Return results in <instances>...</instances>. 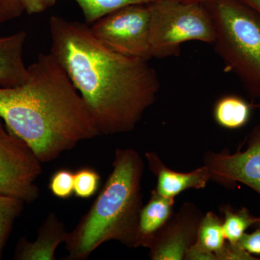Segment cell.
Instances as JSON below:
<instances>
[{"label":"cell","instance_id":"cell-1","mask_svg":"<svg viewBox=\"0 0 260 260\" xmlns=\"http://www.w3.org/2000/svg\"><path fill=\"white\" fill-rule=\"evenodd\" d=\"M49 28L50 52L83 98L100 135L133 131L160 89L148 61L112 50L87 24L53 15Z\"/></svg>","mask_w":260,"mask_h":260},{"label":"cell","instance_id":"cell-2","mask_svg":"<svg viewBox=\"0 0 260 260\" xmlns=\"http://www.w3.org/2000/svg\"><path fill=\"white\" fill-rule=\"evenodd\" d=\"M28 69L23 83L0 87V117L42 164L100 136L83 98L51 52L41 54Z\"/></svg>","mask_w":260,"mask_h":260},{"label":"cell","instance_id":"cell-3","mask_svg":"<svg viewBox=\"0 0 260 260\" xmlns=\"http://www.w3.org/2000/svg\"><path fill=\"white\" fill-rule=\"evenodd\" d=\"M113 170L102 190L65 242L68 260H86L104 243L116 241L136 248L143 208L144 164L132 148L117 149Z\"/></svg>","mask_w":260,"mask_h":260},{"label":"cell","instance_id":"cell-4","mask_svg":"<svg viewBox=\"0 0 260 260\" xmlns=\"http://www.w3.org/2000/svg\"><path fill=\"white\" fill-rule=\"evenodd\" d=\"M214 45L228 69L260 100V17L238 0H209Z\"/></svg>","mask_w":260,"mask_h":260},{"label":"cell","instance_id":"cell-5","mask_svg":"<svg viewBox=\"0 0 260 260\" xmlns=\"http://www.w3.org/2000/svg\"><path fill=\"white\" fill-rule=\"evenodd\" d=\"M150 10V49L153 58L179 56L184 43L213 44L216 31L208 9L197 1L153 0Z\"/></svg>","mask_w":260,"mask_h":260},{"label":"cell","instance_id":"cell-6","mask_svg":"<svg viewBox=\"0 0 260 260\" xmlns=\"http://www.w3.org/2000/svg\"><path fill=\"white\" fill-rule=\"evenodd\" d=\"M90 28L103 44L119 54L145 61L153 58L148 3L121 8L98 20Z\"/></svg>","mask_w":260,"mask_h":260},{"label":"cell","instance_id":"cell-7","mask_svg":"<svg viewBox=\"0 0 260 260\" xmlns=\"http://www.w3.org/2000/svg\"><path fill=\"white\" fill-rule=\"evenodd\" d=\"M42 162L23 140L10 131L0 117V194L30 204L39 198L37 184Z\"/></svg>","mask_w":260,"mask_h":260},{"label":"cell","instance_id":"cell-8","mask_svg":"<svg viewBox=\"0 0 260 260\" xmlns=\"http://www.w3.org/2000/svg\"><path fill=\"white\" fill-rule=\"evenodd\" d=\"M203 215L198 207L184 203L154 237L149 246L153 260L184 259L186 251L198 240Z\"/></svg>","mask_w":260,"mask_h":260},{"label":"cell","instance_id":"cell-9","mask_svg":"<svg viewBox=\"0 0 260 260\" xmlns=\"http://www.w3.org/2000/svg\"><path fill=\"white\" fill-rule=\"evenodd\" d=\"M210 180L224 186L241 182L260 194V140L243 152H209L205 156Z\"/></svg>","mask_w":260,"mask_h":260},{"label":"cell","instance_id":"cell-10","mask_svg":"<svg viewBox=\"0 0 260 260\" xmlns=\"http://www.w3.org/2000/svg\"><path fill=\"white\" fill-rule=\"evenodd\" d=\"M68 235L64 223L55 213L51 212L38 230L34 242H29L25 238L18 241L14 259H56V249L61 243L66 242Z\"/></svg>","mask_w":260,"mask_h":260},{"label":"cell","instance_id":"cell-11","mask_svg":"<svg viewBox=\"0 0 260 260\" xmlns=\"http://www.w3.org/2000/svg\"><path fill=\"white\" fill-rule=\"evenodd\" d=\"M145 155L150 170L157 178L155 191L166 198H175L189 189H203L210 180L209 169L206 166L191 172H177L166 167L156 153L150 152Z\"/></svg>","mask_w":260,"mask_h":260},{"label":"cell","instance_id":"cell-12","mask_svg":"<svg viewBox=\"0 0 260 260\" xmlns=\"http://www.w3.org/2000/svg\"><path fill=\"white\" fill-rule=\"evenodd\" d=\"M26 32L20 30L0 37V87L10 88L20 85L26 80L28 66L23 52Z\"/></svg>","mask_w":260,"mask_h":260},{"label":"cell","instance_id":"cell-13","mask_svg":"<svg viewBox=\"0 0 260 260\" xmlns=\"http://www.w3.org/2000/svg\"><path fill=\"white\" fill-rule=\"evenodd\" d=\"M174 198H166L154 190L140 213L136 247L148 248L154 237L168 223L173 215Z\"/></svg>","mask_w":260,"mask_h":260},{"label":"cell","instance_id":"cell-14","mask_svg":"<svg viewBox=\"0 0 260 260\" xmlns=\"http://www.w3.org/2000/svg\"><path fill=\"white\" fill-rule=\"evenodd\" d=\"M250 107L241 98L226 95L214 108V117L219 125L234 129L245 125L250 116Z\"/></svg>","mask_w":260,"mask_h":260},{"label":"cell","instance_id":"cell-15","mask_svg":"<svg viewBox=\"0 0 260 260\" xmlns=\"http://www.w3.org/2000/svg\"><path fill=\"white\" fill-rule=\"evenodd\" d=\"M25 203L13 197L0 194V259L15 220L23 212Z\"/></svg>","mask_w":260,"mask_h":260},{"label":"cell","instance_id":"cell-16","mask_svg":"<svg viewBox=\"0 0 260 260\" xmlns=\"http://www.w3.org/2000/svg\"><path fill=\"white\" fill-rule=\"evenodd\" d=\"M225 240L223 220L213 212L203 215L198 229L197 242L205 249L215 253L223 246Z\"/></svg>","mask_w":260,"mask_h":260},{"label":"cell","instance_id":"cell-17","mask_svg":"<svg viewBox=\"0 0 260 260\" xmlns=\"http://www.w3.org/2000/svg\"><path fill=\"white\" fill-rule=\"evenodd\" d=\"M80 7L88 23L130 5L148 4L152 0H73Z\"/></svg>","mask_w":260,"mask_h":260},{"label":"cell","instance_id":"cell-18","mask_svg":"<svg viewBox=\"0 0 260 260\" xmlns=\"http://www.w3.org/2000/svg\"><path fill=\"white\" fill-rule=\"evenodd\" d=\"M223 229L224 236L228 242L237 243L245 234L248 228L254 224L260 223V218H254L246 208L238 211H233L224 208Z\"/></svg>","mask_w":260,"mask_h":260},{"label":"cell","instance_id":"cell-19","mask_svg":"<svg viewBox=\"0 0 260 260\" xmlns=\"http://www.w3.org/2000/svg\"><path fill=\"white\" fill-rule=\"evenodd\" d=\"M101 176L95 169L83 168L75 172L74 194L82 199H88L99 190Z\"/></svg>","mask_w":260,"mask_h":260},{"label":"cell","instance_id":"cell-20","mask_svg":"<svg viewBox=\"0 0 260 260\" xmlns=\"http://www.w3.org/2000/svg\"><path fill=\"white\" fill-rule=\"evenodd\" d=\"M75 172L70 169L56 171L50 178L49 189L56 198L67 200L74 194Z\"/></svg>","mask_w":260,"mask_h":260},{"label":"cell","instance_id":"cell-21","mask_svg":"<svg viewBox=\"0 0 260 260\" xmlns=\"http://www.w3.org/2000/svg\"><path fill=\"white\" fill-rule=\"evenodd\" d=\"M217 260H254L250 253L246 251L238 243L225 242L215 253Z\"/></svg>","mask_w":260,"mask_h":260},{"label":"cell","instance_id":"cell-22","mask_svg":"<svg viewBox=\"0 0 260 260\" xmlns=\"http://www.w3.org/2000/svg\"><path fill=\"white\" fill-rule=\"evenodd\" d=\"M23 12L18 0H0V25L19 18Z\"/></svg>","mask_w":260,"mask_h":260},{"label":"cell","instance_id":"cell-23","mask_svg":"<svg viewBox=\"0 0 260 260\" xmlns=\"http://www.w3.org/2000/svg\"><path fill=\"white\" fill-rule=\"evenodd\" d=\"M29 15L39 14L52 8L56 0H18Z\"/></svg>","mask_w":260,"mask_h":260},{"label":"cell","instance_id":"cell-24","mask_svg":"<svg viewBox=\"0 0 260 260\" xmlns=\"http://www.w3.org/2000/svg\"><path fill=\"white\" fill-rule=\"evenodd\" d=\"M237 243L250 254H260V225L252 234H244Z\"/></svg>","mask_w":260,"mask_h":260},{"label":"cell","instance_id":"cell-25","mask_svg":"<svg viewBox=\"0 0 260 260\" xmlns=\"http://www.w3.org/2000/svg\"><path fill=\"white\" fill-rule=\"evenodd\" d=\"M186 260H217L216 256L213 251L205 249L199 243L196 242L186 251Z\"/></svg>","mask_w":260,"mask_h":260},{"label":"cell","instance_id":"cell-26","mask_svg":"<svg viewBox=\"0 0 260 260\" xmlns=\"http://www.w3.org/2000/svg\"><path fill=\"white\" fill-rule=\"evenodd\" d=\"M260 17V0H238Z\"/></svg>","mask_w":260,"mask_h":260},{"label":"cell","instance_id":"cell-27","mask_svg":"<svg viewBox=\"0 0 260 260\" xmlns=\"http://www.w3.org/2000/svg\"><path fill=\"white\" fill-rule=\"evenodd\" d=\"M153 1V0H152ZM180 1H196V0H180Z\"/></svg>","mask_w":260,"mask_h":260}]
</instances>
